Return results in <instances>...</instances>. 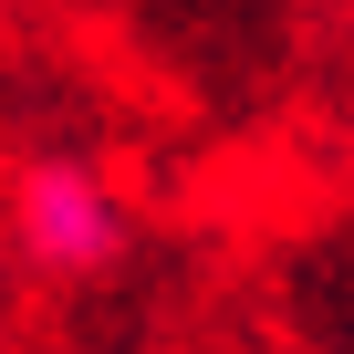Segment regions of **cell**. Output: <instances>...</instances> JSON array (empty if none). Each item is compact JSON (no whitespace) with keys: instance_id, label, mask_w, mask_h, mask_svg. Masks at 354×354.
<instances>
[{"instance_id":"1","label":"cell","mask_w":354,"mask_h":354,"mask_svg":"<svg viewBox=\"0 0 354 354\" xmlns=\"http://www.w3.org/2000/svg\"><path fill=\"white\" fill-rule=\"evenodd\" d=\"M11 230H21V250H32V271H104L115 250H125V209H115V188L94 167H73V156H42V167H21V198H11Z\"/></svg>"}]
</instances>
